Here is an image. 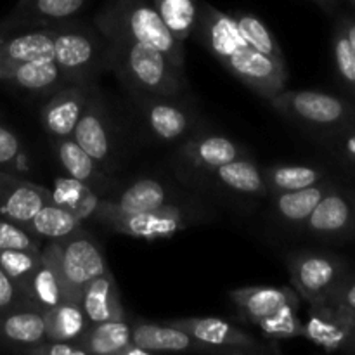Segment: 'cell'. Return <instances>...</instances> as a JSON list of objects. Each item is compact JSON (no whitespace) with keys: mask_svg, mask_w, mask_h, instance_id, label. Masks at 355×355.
<instances>
[{"mask_svg":"<svg viewBox=\"0 0 355 355\" xmlns=\"http://www.w3.org/2000/svg\"><path fill=\"white\" fill-rule=\"evenodd\" d=\"M104 38L107 64L134 99L182 96L186 76L158 49L121 37Z\"/></svg>","mask_w":355,"mask_h":355,"instance_id":"6da1fadb","label":"cell"},{"mask_svg":"<svg viewBox=\"0 0 355 355\" xmlns=\"http://www.w3.org/2000/svg\"><path fill=\"white\" fill-rule=\"evenodd\" d=\"M94 23L103 37L128 38L158 49L184 73V44L170 33L153 0H107Z\"/></svg>","mask_w":355,"mask_h":355,"instance_id":"7a4b0ae2","label":"cell"},{"mask_svg":"<svg viewBox=\"0 0 355 355\" xmlns=\"http://www.w3.org/2000/svg\"><path fill=\"white\" fill-rule=\"evenodd\" d=\"M52 59L68 83H92L94 76L110 66L107 42L99 30L75 21L55 23Z\"/></svg>","mask_w":355,"mask_h":355,"instance_id":"3957f363","label":"cell"},{"mask_svg":"<svg viewBox=\"0 0 355 355\" xmlns=\"http://www.w3.org/2000/svg\"><path fill=\"white\" fill-rule=\"evenodd\" d=\"M270 106L291 121L335 132L355 121V107L345 99L321 90L283 89L269 99Z\"/></svg>","mask_w":355,"mask_h":355,"instance_id":"277c9868","label":"cell"},{"mask_svg":"<svg viewBox=\"0 0 355 355\" xmlns=\"http://www.w3.org/2000/svg\"><path fill=\"white\" fill-rule=\"evenodd\" d=\"M291 286L309 305L326 302L349 276L342 257L326 252H295L286 257Z\"/></svg>","mask_w":355,"mask_h":355,"instance_id":"5b68a950","label":"cell"},{"mask_svg":"<svg viewBox=\"0 0 355 355\" xmlns=\"http://www.w3.org/2000/svg\"><path fill=\"white\" fill-rule=\"evenodd\" d=\"M166 322L189 333L193 338L203 343L210 354L272 355L281 352L277 342H260L259 338L236 328L224 319L179 318Z\"/></svg>","mask_w":355,"mask_h":355,"instance_id":"8992f818","label":"cell"},{"mask_svg":"<svg viewBox=\"0 0 355 355\" xmlns=\"http://www.w3.org/2000/svg\"><path fill=\"white\" fill-rule=\"evenodd\" d=\"M54 243L66 298L80 304L83 288L107 270L103 252L87 231Z\"/></svg>","mask_w":355,"mask_h":355,"instance_id":"52a82bcc","label":"cell"},{"mask_svg":"<svg viewBox=\"0 0 355 355\" xmlns=\"http://www.w3.org/2000/svg\"><path fill=\"white\" fill-rule=\"evenodd\" d=\"M222 66L243 85L267 101L279 90L286 89V62L277 61L250 45L232 54L227 61L222 62Z\"/></svg>","mask_w":355,"mask_h":355,"instance_id":"ba28073f","label":"cell"},{"mask_svg":"<svg viewBox=\"0 0 355 355\" xmlns=\"http://www.w3.org/2000/svg\"><path fill=\"white\" fill-rule=\"evenodd\" d=\"M73 139L103 166L104 170L113 168L114 165V135L111 128L110 116H107L106 106L92 87L89 101L73 130Z\"/></svg>","mask_w":355,"mask_h":355,"instance_id":"9c48e42d","label":"cell"},{"mask_svg":"<svg viewBox=\"0 0 355 355\" xmlns=\"http://www.w3.org/2000/svg\"><path fill=\"white\" fill-rule=\"evenodd\" d=\"M193 35L220 64L232 54L248 47V42L239 31L234 16L218 10L208 2H200L198 6Z\"/></svg>","mask_w":355,"mask_h":355,"instance_id":"30bf717a","label":"cell"},{"mask_svg":"<svg viewBox=\"0 0 355 355\" xmlns=\"http://www.w3.org/2000/svg\"><path fill=\"white\" fill-rule=\"evenodd\" d=\"M146 125L163 142H180L193 135L194 118L180 97H137L134 99Z\"/></svg>","mask_w":355,"mask_h":355,"instance_id":"8fae6325","label":"cell"},{"mask_svg":"<svg viewBox=\"0 0 355 355\" xmlns=\"http://www.w3.org/2000/svg\"><path fill=\"white\" fill-rule=\"evenodd\" d=\"M355 331V314L333 300L309 305V319L304 322V338L321 349L345 350Z\"/></svg>","mask_w":355,"mask_h":355,"instance_id":"7c38bea8","label":"cell"},{"mask_svg":"<svg viewBox=\"0 0 355 355\" xmlns=\"http://www.w3.org/2000/svg\"><path fill=\"white\" fill-rule=\"evenodd\" d=\"M187 224L189 222L186 211L177 203H166L142 214L111 220L104 224V227L128 238L155 241V239L172 238L177 232L184 231Z\"/></svg>","mask_w":355,"mask_h":355,"instance_id":"4fadbf2b","label":"cell"},{"mask_svg":"<svg viewBox=\"0 0 355 355\" xmlns=\"http://www.w3.org/2000/svg\"><path fill=\"white\" fill-rule=\"evenodd\" d=\"M166 203H172V191L166 184L156 179H139L116 198H103L94 220L104 225L116 218L142 214Z\"/></svg>","mask_w":355,"mask_h":355,"instance_id":"5bb4252c","label":"cell"},{"mask_svg":"<svg viewBox=\"0 0 355 355\" xmlns=\"http://www.w3.org/2000/svg\"><path fill=\"white\" fill-rule=\"evenodd\" d=\"M92 87L94 83H68L55 90L42 107V125L52 141L71 137L85 110Z\"/></svg>","mask_w":355,"mask_h":355,"instance_id":"9a60e30c","label":"cell"},{"mask_svg":"<svg viewBox=\"0 0 355 355\" xmlns=\"http://www.w3.org/2000/svg\"><path fill=\"white\" fill-rule=\"evenodd\" d=\"M47 338L45 314L33 305H21L0 312V350L24 355Z\"/></svg>","mask_w":355,"mask_h":355,"instance_id":"2e32d148","label":"cell"},{"mask_svg":"<svg viewBox=\"0 0 355 355\" xmlns=\"http://www.w3.org/2000/svg\"><path fill=\"white\" fill-rule=\"evenodd\" d=\"M51 201V189L0 168V217L28 225L31 217Z\"/></svg>","mask_w":355,"mask_h":355,"instance_id":"e0dca14e","label":"cell"},{"mask_svg":"<svg viewBox=\"0 0 355 355\" xmlns=\"http://www.w3.org/2000/svg\"><path fill=\"white\" fill-rule=\"evenodd\" d=\"M302 227L315 238H347L354 231V203L345 193L331 186Z\"/></svg>","mask_w":355,"mask_h":355,"instance_id":"ac0fdd59","label":"cell"},{"mask_svg":"<svg viewBox=\"0 0 355 355\" xmlns=\"http://www.w3.org/2000/svg\"><path fill=\"white\" fill-rule=\"evenodd\" d=\"M179 156L184 159V163L193 168L207 172L243 156H248V151L227 135L200 134L191 135L186 141H182Z\"/></svg>","mask_w":355,"mask_h":355,"instance_id":"d6986e66","label":"cell"},{"mask_svg":"<svg viewBox=\"0 0 355 355\" xmlns=\"http://www.w3.org/2000/svg\"><path fill=\"white\" fill-rule=\"evenodd\" d=\"M23 290L30 305L40 309L42 312L51 311L55 305L66 300V290L61 270H59L54 241L44 245L40 253V263L23 286Z\"/></svg>","mask_w":355,"mask_h":355,"instance_id":"ffe728a7","label":"cell"},{"mask_svg":"<svg viewBox=\"0 0 355 355\" xmlns=\"http://www.w3.org/2000/svg\"><path fill=\"white\" fill-rule=\"evenodd\" d=\"M241 321L257 324L260 319L274 314L286 304L300 305V297L293 286H245L229 291Z\"/></svg>","mask_w":355,"mask_h":355,"instance_id":"44dd1931","label":"cell"},{"mask_svg":"<svg viewBox=\"0 0 355 355\" xmlns=\"http://www.w3.org/2000/svg\"><path fill=\"white\" fill-rule=\"evenodd\" d=\"M132 342L153 354L208 352L203 343L168 322H137L132 326Z\"/></svg>","mask_w":355,"mask_h":355,"instance_id":"7402d4cb","label":"cell"},{"mask_svg":"<svg viewBox=\"0 0 355 355\" xmlns=\"http://www.w3.org/2000/svg\"><path fill=\"white\" fill-rule=\"evenodd\" d=\"M80 305H82L90 324L128 319L127 311L121 304L116 281H114L110 269L83 288Z\"/></svg>","mask_w":355,"mask_h":355,"instance_id":"603a6c76","label":"cell"},{"mask_svg":"<svg viewBox=\"0 0 355 355\" xmlns=\"http://www.w3.org/2000/svg\"><path fill=\"white\" fill-rule=\"evenodd\" d=\"M0 82L35 94H54L68 85L54 59H37L6 66L0 69Z\"/></svg>","mask_w":355,"mask_h":355,"instance_id":"cb8c5ba5","label":"cell"},{"mask_svg":"<svg viewBox=\"0 0 355 355\" xmlns=\"http://www.w3.org/2000/svg\"><path fill=\"white\" fill-rule=\"evenodd\" d=\"M54 153L58 156L59 165L71 179L87 184L97 193L107 189V172L75 141L73 137L54 139L52 141Z\"/></svg>","mask_w":355,"mask_h":355,"instance_id":"d4e9b609","label":"cell"},{"mask_svg":"<svg viewBox=\"0 0 355 355\" xmlns=\"http://www.w3.org/2000/svg\"><path fill=\"white\" fill-rule=\"evenodd\" d=\"M85 3L87 0H33L23 10L10 12L6 19L0 21V28L9 31L14 28L51 26L71 19Z\"/></svg>","mask_w":355,"mask_h":355,"instance_id":"484cf974","label":"cell"},{"mask_svg":"<svg viewBox=\"0 0 355 355\" xmlns=\"http://www.w3.org/2000/svg\"><path fill=\"white\" fill-rule=\"evenodd\" d=\"M52 55H54V24L3 38L0 44V69L17 62L52 59Z\"/></svg>","mask_w":355,"mask_h":355,"instance_id":"4316f807","label":"cell"},{"mask_svg":"<svg viewBox=\"0 0 355 355\" xmlns=\"http://www.w3.org/2000/svg\"><path fill=\"white\" fill-rule=\"evenodd\" d=\"M205 173L231 193L243 196H267L262 168L250 156H243L217 168L207 170Z\"/></svg>","mask_w":355,"mask_h":355,"instance_id":"83f0119b","label":"cell"},{"mask_svg":"<svg viewBox=\"0 0 355 355\" xmlns=\"http://www.w3.org/2000/svg\"><path fill=\"white\" fill-rule=\"evenodd\" d=\"M329 187L331 184L321 180V182L304 187V189L272 194L270 198H272V208L277 220L291 225V227H302L312 210L318 207L321 198L328 193Z\"/></svg>","mask_w":355,"mask_h":355,"instance_id":"f1b7e54d","label":"cell"},{"mask_svg":"<svg viewBox=\"0 0 355 355\" xmlns=\"http://www.w3.org/2000/svg\"><path fill=\"white\" fill-rule=\"evenodd\" d=\"M51 198L55 205L69 210L83 222L96 217L101 201H103V196L97 191L68 175L58 177L54 180Z\"/></svg>","mask_w":355,"mask_h":355,"instance_id":"f546056e","label":"cell"},{"mask_svg":"<svg viewBox=\"0 0 355 355\" xmlns=\"http://www.w3.org/2000/svg\"><path fill=\"white\" fill-rule=\"evenodd\" d=\"M132 342V324L128 319L90 324L78 345L87 355H118Z\"/></svg>","mask_w":355,"mask_h":355,"instance_id":"4dcf8cb0","label":"cell"},{"mask_svg":"<svg viewBox=\"0 0 355 355\" xmlns=\"http://www.w3.org/2000/svg\"><path fill=\"white\" fill-rule=\"evenodd\" d=\"M45 324H47V338L55 342H73L85 335L90 322L83 312L82 305L75 300L61 302L51 311H45Z\"/></svg>","mask_w":355,"mask_h":355,"instance_id":"1f68e13d","label":"cell"},{"mask_svg":"<svg viewBox=\"0 0 355 355\" xmlns=\"http://www.w3.org/2000/svg\"><path fill=\"white\" fill-rule=\"evenodd\" d=\"M28 227L40 236L42 239H49V241H61V239L69 238V236L76 234V232L85 231L83 227L82 218L76 217L66 208L59 207L54 201L45 203L37 214L31 217L28 222Z\"/></svg>","mask_w":355,"mask_h":355,"instance_id":"d6a6232c","label":"cell"},{"mask_svg":"<svg viewBox=\"0 0 355 355\" xmlns=\"http://www.w3.org/2000/svg\"><path fill=\"white\" fill-rule=\"evenodd\" d=\"M262 173L269 196L304 189L326 179L322 170L309 165H270L262 168Z\"/></svg>","mask_w":355,"mask_h":355,"instance_id":"836d02e7","label":"cell"},{"mask_svg":"<svg viewBox=\"0 0 355 355\" xmlns=\"http://www.w3.org/2000/svg\"><path fill=\"white\" fill-rule=\"evenodd\" d=\"M170 33L184 44L193 35L198 17V0H153Z\"/></svg>","mask_w":355,"mask_h":355,"instance_id":"e575fe53","label":"cell"},{"mask_svg":"<svg viewBox=\"0 0 355 355\" xmlns=\"http://www.w3.org/2000/svg\"><path fill=\"white\" fill-rule=\"evenodd\" d=\"M298 307H300L298 304L283 305L274 314L260 319L257 326L270 342L300 338L304 336V321L298 318Z\"/></svg>","mask_w":355,"mask_h":355,"instance_id":"d590c367","label":"cell"},{"mask_svg":"<svg viewBox=\"0 0 355 355\" xmlns=\"http://www.w3.org/2000/svg\"><path fill=\"white\" fill-rule=\"evenodd\" d=\"M232 16H234L239 31L245 37V40L248 42L250 47L257 49V51L263 52V54L270 55V58L277 59V61L286 62L276 37H274L272 31L267 28V24L260 17L248 12H234Z\"/></svg>","mask_w":355,"mask_h":355,"instance_id":"8d00e7d4","label":"cell"},{"mask_svg":"<svg viewBox=\"0 0 355 355\" xmlns=\"http://www.w3.org/2000/svg\"><path fill=\"white\" fill-rule=\"evenodd\" d=\"M44 239L35 234L28 225L0 217V250H28V252H42Z\"/></svg>","mask_w":355,"mask_h":355,"instance_id":"74e56055","label":"cell"},{"mask_svg":"<svg viewBox=\"0 0 355 355\" xmlns=\"http://www.w3.org/2000/svg\"><path fill=\"white\" fill-rule=\"evenodd\" d=\"M40 253L28 250H0V269L23 288L40 263Z\"/></svg>","mask_w":355,"mask_h":355,"instance_id":"f35d334b","label":"cell"},{"mask_svg":"<svg viewBox=\"0 0 355 355\" xmlns=\"http://www.w3.org/2000/svg\"><path fill=\"white\" fill-rule=\"evenodd\" d=\"M333 59L342 83L355 96V54L340 24L333 33Z\"/></svg>","mask_w":355,"mask_h":355,"instance_id":"ab89813d","label":"cell"},{"mask_svg":"<svg viewBox=\"0 0 355 355\" xmlns=\"http://www.w3.org/2000/svg\"><path fill=\"white\" fill-rule=\"evenodd\" d=\"M21 305H30L26 293L12 277L7 276L0 269V312L21 307Z\"/></svg>","mask_w":355,"mask_h":355,"instance_id":"60d3db41","label":"cell"},{"mask_svg":"<svg viewBox=\"0 0 355 355\" xmlns=\"http://www.w3.org/2000/svg\"><path fill=\"white\" fill-rule=\"evenodd\" d=\"M23 158V146L19 137L10 128L0 125V168L16 166Z\"/></svg>","mask_w":355,"mask_h":355,"instance_id":"b9f144b4","label":"cell"},{"mask_svg":"<svg viewBox=\"0 0 355 355\" xmlns=\"http://www.w3.org/2000/svg\"><path fill=\"white\" fill-rule=\"evenodd\" d=\"M24 355H87V352L78 343L45 340L40 345H35L31 349H28Z\"/></svg>","mask_w":355,"mask_h":355,"instance_id":"7bdbcfd3","label":"cell"},{"mask_svg":"<svg viewBox=\"0 0 355 355\" xmlns=\"http://www.w3.org/2000/svg\"><path fill=\"white\" fill-rule=\"evenodd\" d=\"M336 139V148L343 155V158L355 166V121L345 125V127L338 128L333 132Z\"/></svg>","mask_w":355,"mask_h":355,"instance_id":"ee69618b","label":"cell"},{"mask_svg":"<svg viewBox=\"0 0 355 355\" xmlns=\"http://www.w3.org/2000/svg\"><path fill=\"white\" fill-rule=\"evenodd\" d=\"M329 300L336 302V304H340L342 307H345L347 311L355 314V277L349 274Z\"/></svg>","mask_w":355,"mask_h":355,"instance_id":"f6af8a7d","label":"cell"},{"mask_svg":"<svg viewBox=\"0 0 355 355\" xmlns=\"http://www.w3.org/2000/svg\"><path fill=\"white\" fill-rule=\"evenodd\" d=\"M338 24L342 26V30L345 31L347 40H349L350 47H352V51L355 54V17L349 16V14H345V16L340 17Z\"/></svg>","mask_w":355,"mask_h":355,"instance_id":"bcb514c9","label":"cell"},{"mask_svg":"<svg viewBox=\"0 0 355 355\" xmlns=\"http://www.w3.org/2000/svg\"><path fill=\"white\" fill-rule=\"evenodd\" d=\"M311 2H315L318 6H321L322 9L328 10V12H333V10L338 7V0H311Z\"/></svg>","mask_w":355,"mask_h":355,"instance_id":"7dc6e473","label":"cell"},{"mask_svg":"<svg viewBox=\"0 0 355 355\" xmlns=\"http://www.w3.org/2000/svg\"><path fill=\"white\" fill-rule=\"evenodd\" d=\"M31 2H33V0H17V3H16V7H14L12 12H19V10H23L24 7L30 6Z\"/></svg>","mask_w":355,"mask_h":355,"instance_id":"c3c4849f","label":"cell"},{"mask_svg":"<svg viewBox=\"0 0 355 355\" xmlns=\"http://www.w3.org/2000/svg\"><path fill=\"white\" fill-rule=\"evenodd\" d=\"M343 352H349V354H355V331H354V335H352V336H350L349 343H347V347H345V350H343Z\"/></svg>","mask_w":355,"mask_h":355,"instance_id":"681fc988","label":"cell"},{"mask_svg":"<svg viewBox=\"0 0 355 355\" xmlns=\"http://www.w3.org/2000/svg\"><path fill=\"white\" fill-rule=\"evenodd\" d=\"M6 37H7V31H3L2 28H0V44H2L3 38H6Z\"/></svg>","mask_w":355,"mask_h":355,"instance_id":"f907efd6","label":"cell"},{"mask_svg":"<svg viewBox=\"0 0 355 355\" xmlns=\"http://www.w3.org/2000/svg\"><path fill=\"white\" fill-rule=\"evenodd\" d=\"M354 229H355V203H354Z\"/></svg>","mask_w":355,"mask_h":355,"instance_id":"816d5d0a","label":"cell"},{"mask_svg":"<svg viewBox=\"0 0 355 355\" xmlns=\"http://www.w3.org/2000/svg\"><path fill=\"white\" fill-rule=\"evenodd\" d=\"M349 2H350V3H352V6L355 7V0H349Z\"/></svg>","mask_w":355,"mask_h":355,"instance_id":"f5cc1de1","label":"cell"}]
</instances>
